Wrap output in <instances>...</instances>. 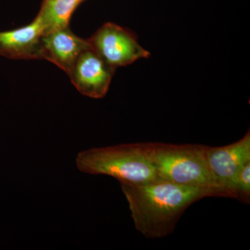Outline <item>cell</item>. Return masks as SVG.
<instances>
[{
    "label": "cell",
    "mask_w": 250,
    "mask_h": 250,
    "mask_svg": "<svg viewBox=\"0 0 250 250\" xmlns=\"http://www.w3.org/2000/svg\"><path fill=\"white\" fill-rule=\"evenodd\" d=\"M206 159L218 184L235 198L233 184L238 171L250 161V133L232 144L221 147L205 146Z\"/></svg>",
    "instance_id": "8992f818"
},
{
    "label": "cell",
    "mask_w": 250,
    "mask_h": 250,
    "mask_svg": "<svg viewBox=\"0 0 250 250\" xmlns=\"http://www.w3.org/2000/svg\"><path fill=\"white\" fill-rule=\"evenodd\" d=\"M84 1V0H82V1Z\"/></svg>",
    "instance_id": "8fae6325"
},
{
    "label": "cell",
    "mask_w": 250,
    "mask_h": 250,
    "mask_svg": "<svg viewBox=\"0 0 250 250\" xmlns=\"http://www.w3.org/2000/svg\"><path fill=\"white\" fill-rule=\"evenodd\" d=\"M76 164L84 173L111 176L120 183L139 184L159 179L144 143L88 149L78 154Z\"/></svg>",
    "instance_id": "3957f363"
},
{
    "label": "cell",
    "mask_w": 250,
    "mask_h": 250,
    "mask_svg": "<svg viewBox=\"0 0 250 250\" xmlns=\"http://www.w3.org/2000/svg\"><path fill=\"white\" fill-rule=\"evenodd\" d=\"M159 179L202 189L213 197H230L210 172L205 146L144 143Z\"/></svg>",
    "instance_id": "7a4b0ae2"
},
{
    "label": "cell",
    "mask_w": 250,
    "mask_h": 250,
    "mask_svg": "<svg viewBox=\"0 0 250 250\" xmlns=\"http://www.w3.org/2000/svg\"><path fill=\"white\" fill-rule=\"evenodd\" d=\"M44 31L37 18L27 25L0 31V55L14 60L42 59Z\"/></svg>",
    "instance_id": "52a82bcc"
},
{
    "label": "cell",
    "mask_w": 250,
    "mask_h": 250,
    "mask_svg": "<svg viewBox=\"0 0 250 250\" xmlns=\"http://www.w3.org/2000/svg\"><path fill=\"white\" fill-rule=\"evenodd\" d=\"M82 0H43L36 18L44 34L69 27L70 19Z\"/></svg>",
    "instance_id": "9c48e42d"
},
{
    "label": "cell",
    "mask_w": 250,
    "mask_h": 250,
    "mask_svg": "<svg viewBox=\"0 0 250 250\" xmlns=\"http://www.w3.org/2000/svg\"><path fill=\"white\" fill-rule=\"evenodd\" d=\"M87 40L92 48L116 69L150 56L132 31L113 22L104 24Z\"/></svg>",
    "instance_id": "277c9868"
},
{
    "label": "cell",
    "mask_w": 250,
    "mask_h": 250,
    "mask_svg": "<svg viewBox=\"0 0 250 250\" xmlns=\"http://www.w3.org/2000/svg\"><path fill=\"white\" fill-rule=\"evenodd\" d=\"M235 198L249 204L250 200V161H247L238 171L234 184Z\"/></svg>",
    "instance_id": "30bf717a"
},
{
    "label": "cell",
    "mask_w": 250,
    "mask_h": 250,
    "mask_svg": "<svg viewBox=\"0 0 250 250\" xmlns=\"http://www.w3.org/2000/svg\"><path fill=\"white\" fill-rule=\"evenodd\" d=\"M87 39L74 34L70 28L44 34L42 39V59L57 65L67 75L81 54L90 47Z\"/></svg>",
    "instance_id": "ba28073f"
},
{
    "label": "cell",
    "mask_w": 250,
    "mask_h": 250,
    "mask_svg": "<svg viewBox=\"0 0 250 250\" xmlns=\"http://www.w3.org/2000/svg\"><path fill=\"white\" fill-rule=\"evenodd\" d=\"M115 70V67L105 62L90 46L77 59L68 77L81 94L88 98L100 99L108 93Z\"/></svg>",
    "instance_id": "5b68a950"
},
{
    "label": "cell",
    "mask_w": 250,
    "mask_h": 250,
    "mask_svg": "<svg viewBox=\"0 0 250 250\" xmlns=\"http://www.w3.org/2000/svg\"><path fill=\"white\" fill-rule=\"evenodd\" d=\"M135 228L147 238H164L173 232L184 212L194 202L213 197L202 189L162 179L147 183H121Z\"/></svg>",
    "instance_id": "6da1fadb"
}]
</instances>
